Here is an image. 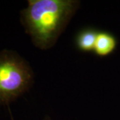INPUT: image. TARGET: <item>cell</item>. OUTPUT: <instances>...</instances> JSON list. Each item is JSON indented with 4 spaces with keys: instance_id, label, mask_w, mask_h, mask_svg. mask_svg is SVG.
<instances>
[{
    "instance_id": "cell-1",
    "label": "cell",
    "mask_w": 120,
    "mask_h": 120,
    "mask_svg": "<svg viewBox=\"0 0 120 120\" xmlns=\"http://www.w3.org/2000/svg\"><path fill=\"white\" fill-rule=\"evenodd\" d=\"M80 5L77 0H29L21 11V22L35 46L52 47Z\"/></svg>"
},
{
    "instance_id": "cell-2",
    "label": "cell",
    "mask_w": 120,
    "mask_h": 120,
    "mask_svg": "<svg viewBox=\"0 0 120 120\" xmlns=\"http://www.w3.org/2000/svg\"><path fill=\"white\" fill-rule=\"evenodd\" d=\"M34 73L17 53L0 52V105H9L31 87Z\"/></svg>"
},
{
    "instance_id": "cell-3",
    "label": "cell",
    "mask_w": 120,
    "mask_h": 120,
    "mask_svg": "<svg viewBox=\"0 0 120 120\" xmlns=\"http://www.w3.org/2000/svg\"><path fill=\"white\" fill-rule=\"evenodd\" d=\"M117 45V40L112 34L98 31L95 44V53L99 57H107L113 53Z\"/></svg>"
},
{
    "instance_id": "cell-4",
    "label": "cell",
    "mask_w": 120,
    "mask_h": 120,
    "mask_svg": "<svg viewBox=\"0 0 120 120\" xmlns=\"http://www.w3.org/2000/svg\"><path fill=\"white\" fill-rule=\"evenodd\" d=\"M98 34V32L92 28H86L80 31L75 38L77 48L83 52H94Z\"/></svg>"
},
{
    "instance_id": "cell-5",
    "label": "cell",
    "mask_w": 120,
    "mask_h": 120,
    "mask_svg": "<svg viewBox=\"0 0 120 120\" xmlns=\"http://www.w3.org/2000/svg\"><path fill=\"white\" fill-rule=\"evenodd\" d=\"M12 120H13V119H12ZM52 120V119H51V118H50V117H45V120Z\"/></svg>"
}]
</instances>
